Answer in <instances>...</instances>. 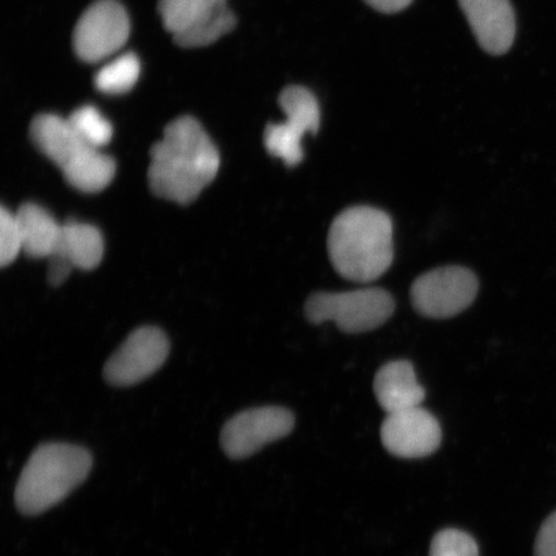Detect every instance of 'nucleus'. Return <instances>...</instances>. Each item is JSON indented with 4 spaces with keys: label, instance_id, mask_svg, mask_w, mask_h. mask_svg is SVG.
<instances>
[{
    "label": "nucleus",
    "instance_id": "nucleus-1",
    "mask_svg": "<svg viewBox=\"0 0 556 556\" xmlns=\"http://www.w3.org/2000/svg\"><path fill=\"white\" fill-rule=\"evenodd\" d=\"M149 184L156 197L190 204L217 177L220 156L203 125L192 116L168 124L150 151Z\"/></svg>",
    "mask_w": 556,
    "mask_h": 556
},
{
    "label": "nucleus",
    "instance_id": "nucleus-2",
    "mask_svg": "<svg viewBox=\"0 0 556 556\" xmlns=\"http://www.w3.org/2000/svg\"><path fill=\"white\" fill-rule=\"evenodd\" d=\"M328 249L340 276L361 283L375 281L393 262L392 219L377 207L346 208L332 222Z\"/></svg>",
    "mask_w": 556,
    "mask_h": 556
},
{
    "label": "nucleus",
    "instance_id": "nucleus-3",
    "mask_svg": "<svg viewBox=\"0 0 556 556\" xmlns=\"http://www.w3.org/2000/svg\"><path fill=\"white\" fill-rule=\"evenodd\" d=\"M90 452L76 444H40L21 472L15 503L25 516H39L60 504L86 481L92 469Z\"/></svg>",
    "mask_w": 556,
    "mask_h": 556
},
{
    "label": "nucleus",
    "instance_id": "nucleus-4",
    "mask_svg": "<svg viewBox=\"0 0 556 556\" xmlns=\"http://www.w3.org/2000/svg\"><path fill=\"white\" fill-rule=\"evenodd\" d=\"M30 137L41 154L59 166L67 184L76 190L100 192L115 177V160L85 141L64 117L54 114L35 116Z\"/></svg>",
    "mask_w": 556,
    "mask_h": 556
},
{
    "label": "nucleus",
    "instance_id": "nucleus-5",
    "mask_svg": "<svg viewBox=\"0 0 556 556\" xmlns=\"http://www.w3.org/2000/svg\"><path fill=\"white\" fill-rule=\"evenodd\" d=\"M157 11L174 43L184 48L211 46L238 25L228 0H159Z\"/></svg>",
    "mask_w": 556,
    "mask_h": 556
},
{
    "label": "nucleus",
    "instance_id": "nucleus-6",
    "mask_svg": "<svg viewBox=\"0 0 556 556\" xmlns=\"http://www.w3.org/2000/svg\"><path fill=\"white\" fill-rule=\"evenodd\" d=\"M394 307L388 291L371 288L312 295L305 304V316L316 325L331 321L340 330L358 333L379 328L393 315Z\"/></svg>",
    "mask_w": 556,
    "mask_h": 556
},
{
    "label": "nucleus",
    "instance_id": "nucleus-7",
    "mask_svg": "<svg viewBox=\"0 0 556 556\" xmlns=\"http://www.w3.org/2000/svg\"><path fill=\"white\" fill-rule=\"evenodd\" d=\"M129 37L127 10L117 0H96L75 25L74 51L81 61L97 64L119 52Z\"/></svg>",
    "mask_w": 556,
    "mask_h": 556
},
{
    "label": "nucleus",
    "instance_id": "nucleus-8",
    "mask_svg": "<svg viewBox=\"0 0 556 556\" xmlns=\"http://www.w3.org/2000/svg\"><path fill=\"white\" fill-rule=\"evenodd\" d=\"M278 102L287 121L267 125L264 144L270 155L282 159L288 166H295L304 157L303 137L318 130L321 121L318 102L309 89L301 86L285 88Z\"/></svg>",
    "mask_w": 556,
    "mask_h": 556
},
{
    "label": "nucleus",
    "instance_id": "nucleus-9",
    "mask_svg": "<svg viewBox=\"0 0 556 556\" xmlns=\"http://www.w3.org/2000/svg\"><path fill=\"white\" fill-rule=\"evenodd\" d=\"M478 289V278L468 268H437L416 278L412 301L422 316L448 318L467 309L475 302Z\"/></svg>",
    "mask_w": 556,
    "mask_h": 556
},
{
    "label": "nucleus",
    "instance_id": "nucleus-10",
    "mask_svg": "<svg viewBox=\"0 0 556 556\" xmlns=\"http://www.w3.org/2000/svg\"><path fill=\"white\" fill-rule=\"evenodd\" d=\"M294 426L295 417L288 408H250L226 422L220 433L222 448L233 460H242L267 444L289 435Z\"/></svg>",
    "mask_w": 556,
    "mask_h": 556
},
{
    "label": "nucleus",
    "instance_id": "nucleus-11",
    "mask_svg": "<svg viewBox=\"0 0 556 556\" xmlns=\"http://www.w3.org/2000/svg\"><path fill=\"white\" fill-rule=\"evenodd\" d=\"M169 351V340L162 330L138 329L110 357L104 366V378L115 387L138 384L164 365Z\"/></svg>",
    "mask_w": 556,
    "mask_h": 556
},
{
    "label": "nucleus",
    "instance_id": "nucleus-12",
    "mask_svg": "<svg viewBox=\"0 0 556 556\" xmlns=\"http://www.w3.org/2000/svg\"><path fill=\"white\" fill-rule=\"evenodd\" d=\"M389 454L401 458H420L434 454L442 442V430L428 409L415 407L389 414L380 430Z\"/></svg>",
    "mask_w": 556,
    "mask_h": 556
},
{
    "label": "nucleus",
    "instance_id": "nucleus-13",
    "mask_svg": "<svg viewBox=\"0 0 556 556\" xmlns=\"http://www.w3.org/2000/svg\"><path fill=\"white\" fill-rule=\"evenodd\" d=\"M458 3L485 52L500 55L510 50L517 31L510 0H458Z\"/></svg>",
    "mask_w": 556,
    "mask_h": 556
},
{
    "label": "nucleus",
    "instance_id": "nucleus-14",
    "mask_svg": "<svg viewBox=\"0 0 556 556\" xmlns=\"http://www.w3.org/2000/svg\"><path fill=\"white\" fill-rule=\"evenodd\" d=\"M374 392L388 415L420 407L426 399L414 366L407 361H394L382 366L375 377Z\"/></svg>",
    "mask_w": 556,
    "mask_h": 556
},
{
    "label": "nucleus",
    "instance_id": "nucleus-15",
    "mask_svg": "<svg viewBox=\"0 0 556 556\" xmlns=\"http://www.w3.org/2000/svg\"><path fill=\"white\" fill-rule=\"evenodd\" d=\"M103 253L104 242L100 229L72 220L62 225L59 245L51 258L64 261L73 269H93L101 263Z\"/></svg>",
    "mask_w": 556,
    "mask_h": 556
},
{
    "label": "nucleus",
    "instance_id": "nucleus-16",
    "mask_svg": "<svg viewBox=\"0 0 556 556\" xmlns=\"http://www.w3.org/2000/svg\"><path fill=\"white\" fill-rule=\"evenodd\" d=\"M24 252L33 258H51L59 245L62 225L43 206L27 203L16 213Z\"/></svg>",
    "mask_w": 556,
    "mask_h": 556
},
{
    "label": "nucleus",
    "instance_id": "nucleus-17",
    "mask_svg": "<svg viewBox=\"0 0 556 556\" xmlns=\"http://www.w3.org/2000/svg\"><path fill=\"white\" fill-rule=\"evenodd\" d=\"M139 74H141V62L137 55L125 53L97 73L94 85L103 93L123 94L136 86Z\"/></svg>",
    "mask_w": 556,
    "mask_h": 556
},
{
    "label": "nucleus",
    "instance_id": "nucleus-18",
    "mask_svg": "<svg viewBox=\"0 0 556 556\" xmlns=\"http://www.w3.org/2000/svg\"><path fill=\"white\" fill-rule=\"evenodd\" d=\"M67 121L76 134L96 149L103 148L113 138V125L93 106L76 109Z\"/></svg>",
    "mask_w": 556,
    "mask_h": 556
},
{
    "label": "nucleus",
    "instance_id": "nucleus-19",
    "mask_svg": "<svg viewBox=\"0 0 556 556\" xmlns=\"http://www.w3.org/2000/svg\"><path fill=\"white\" fill-rule=\"evenodd\" d=\"M429 556H479V548L470 534L450 528L435 534Z\"/></svg>",
    "mask_w": 556,
    "mask_h": 556
},
{
    "label": "nucleus",
    "instance_id": "nucleus-20",
    "mask_svg": "<svg viewBox=\"0 0 556 556\" xmlns=\"http://www.w3.org/2000/svg\"><path fill=\"white\" fill-rule=\"evenodd\" d=\"M23 249V235H21L16 213L13 214L2 206L0 211V264L2 267L15 261Z\"/></svg>",
    "mask_w": 556,
    "mask_h": 556
},
{
    "label": "nucleus",
    "instance_id": "nucleus-21",
    "mask_svg": "<svg viewBox=\"0 0 556 556\" xmlns=\"http://www.w3.org/2000/svg\"><path fill=\"white\" fill-rule=\"evenodd\" d=\"M534 556H556V511L540 528Z\"/></svg>",
    "mask_w": 556,
    "mask_h": 556
},
{
    "label": "nucleus",
    "instance_id": "nucleus-22",
    "mask_svg": "<svg viewBox=\"0 0 556 556\" xmlns=\"http://www.w3.org/2000/svg\"><path fill=\"white\" fill-rule=\"evenodd\" d=\"M372 9L384 13H395L407 9L414 0H365Z\"/></svg>",
    "mask_w": 556,
    "mask_h": 556
}]
</instances>
